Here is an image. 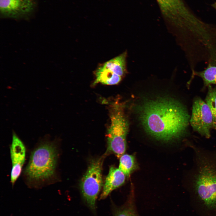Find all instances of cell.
I'll use <instances>...</instances> for the list:
<instances>
[{
	"mask_svg": "<svg viewBox=\"0 0 216 216\" xmlns=\"http://www.w3.org/2000/svg\"><path fill=\"white\" fill-rule=\"evenodd\" d=\"M208 87L205 102L210 109L213 118L216 117V87L213 88L211 85Z\"/></svg>",
	"mask_w": 216,
	"mask_h": 216,
	"instance_id": "obj_15",
	"label": "cell"
},
{
	"mask_svg": "<svg viewBox=\"0 0 216 216\" xmlns=\"http://www.w3.org/2000/svg\"><path fill=\"white\" fill-rule=\"evenodd\" d=\"M115 216H137L132 207L128 206L118 210Z\"/></svg>",
	"mask_w": 216,
	"mask_h": 216,
	"instance_id": "obj_16",
	"label": "cell"
},
{
	"mask_svg": "<svg viewBox=\"0 0 216 216\" xmlns=\"http://www.w3.org/2000/svg\"><path fill=\"white\" fill-rule=\"evenodd\" d=\"M104 157L91 161L80 182L83 196L93 210L95 209L96 200L103 185L102 170Z\"/></svg>",
	"mask_w": 216,
	"mask_h": 216,
	"instance_id": "obj_5",
	"label": "cell"
},
{
	"mask_svg": "<svg viewBox=\"0 0 216 216\" xmlns=\"http://www.w3.org/2000/svg\"><path fill=\"white\" fill-rule=\"evenodd\" d=\"M190 123L193 130L208 138L213 128V116L209 108L201 98L194 101Z\"/></svg>",
	"mask_w": 216,
	"mask_h": 216,
	"instance_id": "obj_7",
	"label": "cell"
},
{
	"mask_svg": "<svg viewBox=\"0 0 216 216\" xmlns=\"http://www.w3.org/2000/svg\"><path fill=\"white\" fill-rule=\"evenodd\" d=\"M95 79L93 83L94 85L98 83L107 85H114L118 84L122 77L116 74L102 65L95 71Z\"/></svg>",
	"mask_w": 216,
	"mask_h": 216,
	"instance_id": "obj_12",
	"label": "cell"
},
{
	"mask_svg": "<svg viewBox=\"0 0 216 216\" xmlns=\"http://www.w3.org/2000/svg\"><path fill=\"white\" fill-rule=\"evenodd\" d=\"M10 157L12 164L10 180L13 185L20 174L26 157V148L22 141L13 132L10 147Z\"/></svg>",
	"mask_w": 216,
	"mask_h": 216,
	"instance_id": "obj_9",
	"label": "cell"
},
{
	"mask_svg": "<svg viewBox=\"0 0 216 216\" xmlns=\"http://www.w3.org/2000/svg\"><path fill=\"white\" fill-rule=\"evenodd\" d=\"M35 5L34 0H0V13L5 17H24L33 12Z\"/></svg>",
	"mask_w": 216,
	"mask_h": 216,
	"instance_id": "obj_8",
	"label": "cell"
},
{
	"mask_svg": "<svg viewBox=\"0 0 216 216\" xmlns=\"http://www.w3.org/2000/svg\"><path fill=\"white\" fill-rule=\"evenodd\" d=\"M194 74L202 79L206 86H208L212 84H216V66L209 64L204 70L194 72Z\"/></svg>",
	"mask_w": 216,
	"mask_h": 216,
	"instance_id": "obj_14",
	"label": "cell"
},
{
	"mask_svg": "<svg viewBox=\"0 0 216 216\" xmlns=\"http://www.w3.org/2000/svg\"><path fill=\"white\" fill-rule=\"evenodd\" d=\"M127 52L126 51L101 65L116 74L123 77L127 72Z\"/></svg>",
	"mask_w": 216,
	"mask_h": 216,
	"instance_id": "obj_11",
	"label": "cell"
},
{
	"mask_svg": "<svg viewBox=\"0 0 216 216\" xmlns=\"http://www.w3.org/2000/svg\"><path fill=\"white\" fill-rule=\"evenodd\" d=\"M124 107L117 102L113 103L110 110V125L107 132V148L106 153L112 152L118 157L125 152L126 138L128 124Z\"/></svg>",
	"mask_w": 216,
	"mask_h": 216,
	"instance_id": "obj_3",
	"label": "cell"
},
{
	"mask_svg": "<svg viewBox=\"0 0 216 216\" xmlns=\"http://www.w3.org/2000/svg\"><path fill=\"white\" fill-rule=\"evenodd\" d=\"M55 142H42L32 152L24 174L29 183L40 185L55 178L58 158Z\"/></svg>",
	"mask_w": 216,
	"mask_h": 216,
	"instance_id": "obj_2",
	"label": "cell"
},
{
	"mask_svg": "<svg viewBox=\"0 0 216 216\" xmlns=\"http://www.w3.org/2000/svg\"><path fill=\"white\" fill-rule=\"evenodd\" d=\"M201 166L196 178L195 192L207 208L216 210V169L208 163Z\"/></svg>",
	"mask_w": 216,
	"mask_h": 216,
	"instance_id": "obj_4",
	"label": "cell"
},
{
	"mask_svg": "<svg viewBox=\"0 0 216 216\" xmlns=\"http://www.w3.org/2000/svg\"><path fill=\"white\" fill-rule=\"evenodd\" d=\"M125 176L119 168L111 166L105 181L100 199L105 198L112 191L123 184Z\"/></svg>",
	"mask_w": 216,
	"mask_h": 216,
	"instance_id": "obj_10",
	"label": "cell"
},
{
	"mask_svg": "<svg viewBox=\"0 0 216 216\" xmlns=\"http://www.w3.org/2000/svg\"><path fill=\"white\" fill-rule=\"evenodd\" d=\"M137 166L135 157L132 155L124 154L120 157L118 168L127 177L137 168Z\"/></svg>",
	"mask_w": 216,
	"mask_h": 216,
	"instance_id": "obj_13",
	"label": "cell"
},
{
	"mask_svg": "<svg viewBox=\"0 0 216 216\" xmlns=\"http://www.w3.org/2000/svg\"><path fill=\"white\" fill-rule=\"evenodd\" d=\"M139 118L146 131L165 141L179 138L185 134L190 116L184 106L170 98L148 100L139 105Z\"/></svg>",
	"mask_w": 216,
	"mask_h": 216,
	"instance_id": "obj_1",
	"label": "cell"
},
{
	"mask_svg": "<svg viewBox=\"0 0 216 216\" xmlns=\"http://www.w3.org/2000/svg\"><path fill=\"white\" fill-rule=\"evenodd\" d=\"M161 12L170 24L178 27L191 21L195 16L182 0H156Z\"/></svg>",
	"mask_w": 216,
	"mask_h": 216,
	"instance_id": "obj_6",
	"label": "cell"
},
{
	"mask_svg": "<svg viewBox=\"0 0 216 216\" xmlns=\"http://www.w3.org/2000/svg\"><path fill=\"white\" fill-rule=\"evenodd\" d=\"M213 128L216 130V117L213 118Z\"/></svg>",
	"mask_w": 216,
	"mask_h": 216,
	"instance_id": "obj_17",
	"label": "cell"
}]
</instances>
